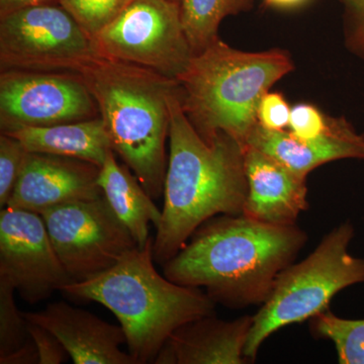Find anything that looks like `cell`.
<instances>
[{
  "instance_id": "4fadbf2b",
  "label": "cell",
  "mask_w": 364,
  "mask_h": 364,
  "mask_svg": "<svg viewBox=\"0 0 364 364\" xmlns=\"http://www.w3.org/2000/svg\"><path fill=\"white\" fill-rule=\"evenodd\" d=\"M244 166L248 193L243 215L273 226H294L309 208L306 176L277 159L245 147Z\"/></svg>"
},
{
  "instance_id": "277c9868",
  "label": "cell",
  "mask_w": 364,
  "mask_h": 364,
  "mask_svg": "<svg viewBox=\"0 0 364 364\" xmlns=\"http://www.w3.org/2000/svg\"><path fill=\"white\" fill-rule=\"evenodd\" d=\"M153 242L132 249L107 272L70 282L61 291L112 311L138 364L154 363L177 328L215 314V304L202 289L181 286L158 273Z\"/></svg>"
},
{
  "instance_id": "5bb4252c",
  "label": "cell",
  "mask_w": 364,
  "mask_h": 364,
  "mask_svg": "<svg viewBox=\"0 0 364 364\" xmlns=\"http://www.w3.org/2000/svg\"><path fill=\"white\" fill-rule=\"evenodd\" d=\"M28 321L52 332L75 364H138L121 349L123 328L109 324L87 311L57 301L36 313H23Z\"/></svg>"
},
{
  "instance_id": "5b68a950",
  "label": "cell",
  "mask_w": 364,
  "mask_h": 364,
  "mask_svg": "<svg viewBox=\"0 0 364 364\" xmlns=\"http://www.w3.org/2000/svg\"><path fill=\"white\" fill-rule=\"evenodd\" d=\"M293 69L282 50L243 52L217 38L177 79L182 109L205 142L225 133L245 148L261 98Z\"/></svg>"
},
{
  "instance_id": "ac0fdd59",
  "label": "cell",
  "mask_w": 364,
  "mask_h": 364,
  "mask_svg": "<svg viewBox=\"0 0 364 364\" xmlns=\"http://www.w3.org/2000/svg\"><path fill=\"white\" fill-rule=\"evenodd\" d=\"M98 184L112 210L130 231L138 247H144L150 240L149 224L159 227L162 210L141 186L131 169L117 161L111 151L98 174Z\"/></svg>"
},
{
  "instance_id": "9c48e42d",
  "label": "cell",
  "mask_w": 364,
  "mask_h": 364,
  "mask_svg": "<svg viewBox=\"0 0 364 364\" xmlns=\"http://www.w3.org/2000/svg\"><path fill=\"white\" fill-rule=\"evenodd\" d=\"M41 215L72 282L107 272L138 247L104 196L57 205Z\"/></svg>"
},
{
  "instance_id": "83f0119b",
  "label": "cell",
  "mask_w": 364,
  "mask_h": 364,
  "mask_svg": "<svg viewBox=\"0 0 364 364\" xmlns=\"http://www.w3.org/2000/svg\"><path fill=\"white\" fill-rule=\"evenodd\" d=\"M39 363L37 348L32 337L23 346L6 356L0 358V364H35Z\"/></svg>"
},
{
  "instance_id": "cb8c5ba5",
  "label": "cell",
  "mask_w": 364,
  "mask_h": 364,
  "mask_svg": "<svg viewBox=\"0 0 364 364\" xmlns=\"http://www.w3.org/2000/svg\"><path fill=\"white\" fill-rule=\"evenodd\" d=\"M331 117L326 116L315 105L299 104L291 107L289 129L299 139L317 138L329 127Z\"/></svg>"
},
{
  "instance_id": "8992f818",
  "label": "cell",
  "mask_w": 364,
  "mask_h": 364,
  "mask_svg": "<svg viewBox=\"0 0 364 364\" xmlns=\"http://www.w3.org/2000/svg\"><path fill=\"white\" fill-rule=\"evenodd\" d=\"M355 230L346 221L323 237L306 259L291 263L277 277L269 298L253 316L244 354L250 363L261 345L287 326L310 320L329 309L342 289L364 284V258L349 252Z\"/></svg>"
},
{
  "instance_id": "603a6c76",
  "label": "cell",
  "mask_w": 364,
  "mask_h": 364,
  "mask_svg": "<svg viewBox=\"0 0 364 364\" xmlns=\"http://www.w3.org/2000/svg\"><path fill=\"white\" fill-rule=\"evenodd\" d=\"M28 153L23 144L9 135H0V207L6 208L13 196L14 188Z\"/></svg>"
},
{
  "instance_id": "8fae6325",
  "label": "cell",
  "mask_w": 364,
  "mask_h": 364,
  "mask_svg": "<svg viewBox=\"0 0 364 364\" xmlns=\"http://www.w3.org/2000/svg\"><path fill=\"white\" fill-rule=\"evenodd\" d=\"M0 277L30 304L72 282L50 238L42 215L13 207L0 212Z\"/></svg>"
},
{
  "instance_id": "9a60e30c",
  "label": "cell",
  "mask_w": 364,
  "mask_h": 364,
  "mask_svg": "<svg viewBox=\"0 0 364 364\" xmlns=\"http://www.w3.org/2000/svg\"><path fill=\"white\" fill-rule=\"evenodd\" d=\"M246 147L255 148L296 173L308 176L328 162L364 160V134L358 133L343 117H331L327 130L308 140L298 138L291 131H270L258 124Z\"/></svg>"
},
{
  "instance_id": "52a82bcc",
  "label": "cell",
  "mask_w": 364,
  "mask_h": 364,
  "mask_svg": "<svg viewBox=\"0 0 364 364\" xmlns=\"http://www.w3.org/2000/svg\"><path fill=\"white\" fill-rule=\"evenodd\" d=\"M100 57L95 41L61 4L0 18V70L74 72Z\"/></svg>"
},
{
  "instance_id": "4316f807",
  "label": "cell",
  "mask_w": 364,
  "mask_h": 364,
  "mask_svg": "<svg viewBox=\"0 0 364 364\" xmlns=\"http://www.w3.org/2000/svg\"><path fill=\"white\" fill-rule=\"evenodd\" d=\"M26 322H28V334L32 337L37 348L38 356H39L38 364L63 363L68 353L61 341L43 326L28 320Z\"/></svg>"
},
{
  "instance_id": "3957f363",
  "label": "cell",
  "mask_w": 364,
  "mask_h": 364,
  "mask_svg": "<svg viewBox=\"0 0 364 364\" xmlns=\"http://www.w3.org/2000/svg\"><path fill=\"white\" fill-rule=\"evenodd\" d=\"M78 74L97 102L114 152L153 200L161 198L168 165L170 97L178 81L102 56Z\"/></svg>"
},
{
  "instance_id": "7c38bea8",
  "label": "cell",
  "mask_w": 364,
  "mask_h": 364,
  "mask_svg": "<svg viewBox=\"0 0 364 364\" xmlns=\"http://www.w3.org/2000/svg\"><path fill=\"white\" fill-rule=\"evenodd\" d=\"M100 167L74 158L26 153L20 177L6 207L42 214L49 208L104 196Z\"/></svg>"
},
{
  "instance_id": "d4e9b609",
  "label": "cell",
  "mask_w": 364,
  "mask_h": 364,
  "mask_svg": "<svg viewBox=\"0 0 364 364\" xmlns=\"http://www.w3.org/2000/svg\"><path fill=\"white\" fill-rule=\"evenodd\" d=\"M291 107L279 92L265 93L257 109L258 123L270 131H286L289 127Z\"/></svg>"
},
{
  "instance_id": "7402d4cb",
  "label": "cell",
  "mask_w": 364,
  "mask_h": 364,
  "mask_svg": "<svg viewBox=\"0 0 364 364\" xmlns=\"http://www.w3.org/2000/svg\"><path fill=\"white\" fill-rule=\"evenodd\" d=\"M132 1L133 0H60V4L95 41L98 33Z\"/></svg>"
},
{
  "instance_id": "ba28073f",
  "label": "cell",
  "mask_w": 364,
  "mask_h": 364,
  "mask_svg": "<svg viewBox=\"0 0 364 364\" xmlns=\"http://www.w3.org/2000/svg\"><path fill=\"white\" fill-rule=\"evenodd\" d=\"M105 58L178 79L195 56L173 0H133L95 38Z\"/></svg>"
},
{
  "instance_id": "ffe728a7",
  "label": "cell",
  "mask_w": 364,
  "mask_h": 364,
  "mask_svg": "<svg viewBox=\"0 0 364 364\" xmlns=\"http://www.w3.org/2000/svg\"><path fill=\"white\" fill-rule=\"evenodd\" d=\"M310 331L334 344L340 364H364V318H340L327 309L310 318Z\"/></svg>"
},
{
  "instance_id": "2e32d148",
  "label": "cell",
  "mask_w": 364,
  "mask_h": 364,
  "mask_svg": "<svg viewBox=\"0 0 364 364\" xmlns=\"http://www.w3.org/2000/svg\"><path fill=\"white\" fill-rule=\"evenodd\" d=\"M253 316L233 321L215 314L191 321L177 328L163 345L156 364H246L244 354Z\"/></svg>"
},
{
  "instance_id": "484cf974",
  "label": "cell",
  "mask_w": 364,
  "mask_h": 364,
  "mask_svg": "<svg viewBox=\"0 0 364 364\" xmlns=\"http://www.w3.org/2000/svg\"><path fill=\"white\" fill-rule=\"evenodd\" d=\"M344 6L345 43L349 51L364 59V0H341Z\"/></svg>"
},
{
  "instance_id": "d6986e66",
  "label": "cell",
  "mask_w": 364,
  "mask_h": 364,
  "mask_svg": "<svg viewBox=\"0 0 364 364\" xmlns=\"http://www.w3.org/2000/svg\"><path fill=\"white\" fill-rule=\"evenodd\" d=\"M254 0H182L181 18L195 55L218 37V30L229 16L250 11Z\"/></svg>"
},
{
  "instance_id": "30bf717a",
  "label": "cell",
  "mask_w": 364,
  "mask_h": 364,
  "mask_svg": "<svg viewBox=\"0 0 364 364\" xmlns=\"http://www.w3.org/2000/svg\"><path fill=\"white\" fill-rule=\"evenodd\" d=\"M98 117L97 102L78 73L18 69L0 73L1 133Z\"/></svg>"
},
{
  "instance_id": "f1b7e54d",
  "label": "cell",
  "mask_w": 364,
  "mask_h": 364,
  "mask_svg": "<svg viewBox=\"0 0 364 364\" xmlns=\"http://www.w3.org/2000/svg\"><path fill=\"white\" fill-rule=\"evenodd\" d=\"M60 4V0H0V18L26 7Z\"/></svg>"
},
{
  "instance_id": "f546056e",
  "label": "cell",
  "mask_w": 364,
  "mask_h": 364,
  "mask_svg": "<svg viewBox=\"0 0 364 364\" xmlns=\"http://www.w3.org/2000/svg\"><path fill=\"white\" fill-rule=\"evenodd\" d=\"M308 0H263L265 6L277 9H293L304 6Z\"/></svg>"
},
{
  "instance_id": "4dcf8cb0",
  "label": "cell",
  "mask_w": 364,
  "mask_h": 364,
  "mask_svg": "<svg viewBox=\"0 0 364 364\" xmlns=\"http://www.w3.org/2000/svg\"><path fill=\"white\" fill-rule=\"evenodd\" d=\"M173 1L181 2V4L182 0H173Z\"/></svg>"
},
{
  "instance_id": "6da1fadb",
  "label": "cell",
  "mask_w": 364,
  "mask_h": 364,
  "mask_svg": "<svg viewBox=\"0 0 364 364\" xmlns=\"http://www.w3.org/2000/svg\"><path fill=\"white\" fill-rule=\"evenodd\" d=\"M306 242L308 235L298 225L273 226L243 214L215 215L163 265V274L181 286L203 287L215 305L262 306Z\"/></svg>"
},
{
  "instance_id": "e0dca14e",
  "label": "cell",
  "mask_w": 364,
  "mask_h": 364,
  "mask_svg": "<svg viewBox=\"0 0 364 364\" xmlns=\"http://www.w3.org/2000/svg\"><path fill=\"white\" fill-rule=\"evenodd\" d=\"M6 134L18 139L28 152L74 158L98 167L114 151L100 117L73 123L26 127Z\"/></svg>"
},
{
  "instance_id": "7a4b0ae2",
  "label": "cell",
  "mask_w": 364,
  "mask_h": 364,
  "mask_svg": "<svg viewBox=\"0 0 364 364\" xmlns=\"http://www.w3.org/2000/svg\"><path fill=\"white\" fill-rule=\"evenodd\" d=\"M170 114L164 205L153 242V257L161 267L208 220L243 214L248 193L245 148L225 133L205 142L184 114L179 87L170 97Z\"/></svg>"
},
{
  "instance_id": "44dd1931",
  "label": "cell",
  "mask_w": 364,
  "mask_h": 364,
  "mask_svg": "<svg viewBox=\"0 0 364 364\" xmlns=\"http://www.w3.org/2000/svg\"><path fill=\"white\" fill-rule=\"evenodd\" d=\"M16 287L0 277V358L20 348L31 338L23 313L14 301Z\"/></svg>"
}]
</instances>
